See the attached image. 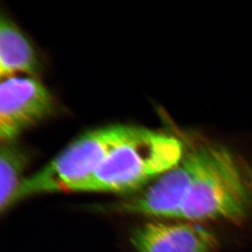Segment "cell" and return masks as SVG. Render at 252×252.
I'll return each mask as SVG.
<instances>
[{
  "label": "cell",
  "mask_w": 252,
  "mask_h": 252,
  "mask_svg": "<svg viewBox=\"0 0 252 252\" xmlns=\"http://www.w3.org/2000/svg\"><path fill=\"white\" fill-rule=\"evenodd\" d=\"M55 110L50 91L38 79L12 76L0 84V140L12 142Z\"/></svg>",
  "instance_id": "obj_5"
},
{
  "label": "cell",
  "mask_w": 252,
  "mask_h": 252,
  "mask_svg": "<svg viewBox=\"0 0 252 252\" xmlns=\"http://www.w3.org/2000/svg\"><path fill=\"white\" fill-rule=\"evenodd\" d=\"M196 156L193 147L185 150L178 164L158 176L138 193L117 202L97 205V211L176 219L193 177Z\"/></svg>",
  "instance_id": "obj_4"
},
{
  "label": "cell",
  "mask_w": 252,
  "mask_h": 252,
  "mask_svg": "<svg viewBox=\"0 0 252 252\" xmlns=\"http://www.w3.org/2000/svg\"><path fill=\"white\" fill-rule=\"evenodd\" d=\"M131 243L137 252H213L214 233L196 222H148L136 228Z\"/></svg>",
  "instance_id": "obj_6"
},
{
  "label": "cell",
  "mask_w": 252,
  "mask_h": 252,
  "mask_svg": "<svg viewBox=\"0 0 252 252\" xmlns=\"http://www.w3.org/2000/svg\"><path fill=\"white\" fill-rule=\"evenodd\" d=\"M134 128L115 125L83 134L43 168L24 179L13 197L12 206L33 196L72 192L96 171L110 150Z\"/></svg>",
  "instance_id": "obj_3"
},
{
  "label": "cell",
  "mask_w": 252,
  "mask_h": 252,
  "mask_svg": "<svg viewBox=\"0 0 252 252\" xmlns=\"http://www.w3.org/2000/svg\"><path fill=\"white\" fill-rule=\"evenodd\" d=\"M184 154V144L176 137L135 126L72 192L136 193L178 164Z\"/></svg>",
  "instance_id": "obj_2"
},
{
  "label": "cell",
  "mask_w": 252,
  "mask_h": 252,
  "mask_svg": "<svg viewBox=\"0 0 252 252\" xmlns=\"http://www.w3.org/2000/svg\"><path fill=\"white\" fill-rule=\"evenodd\" d=\"M196 164L176 219L239 220L250 207L251 190L242 162L223 145L193 147Z\"/></svg>",
  "instance_id": "obj_1"
},
{
  "label": "cell",
  "mask_w": 252,
  "mask_h": 252,
  "mask_svg": "<svg viewBox=\"0 0 252 252\" xmlns=\"http://www.w3.org/2000/svg\"><path fill=\"white\" fill-rule=\"evenodd\" d=\"M30 155L24 148L12 142L1 144L0 149V209L4 212L12 207L17 189L24 181Z\"/></svg>",
  "instance_id": "obj_8"
},
{
  "label": "cell",
  "mask_w": 252,
  "mask_h": 252,
  "mask_svg": "<svg viewBox=\"0 0 252 252\" xmlns=\"http://www.w3.org/2000/svg\"><path fill=\"white\" fill-rule=\"evenodd\" d=\"M41 64L31 42L19 27L2 13L0 19L1 79L18 74L38 79Z\"/></svg>",
  "instance_id": "obj_7"
}]
</instances>
